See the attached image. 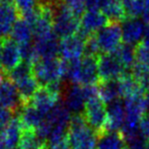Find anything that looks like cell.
<instances>
[{"label":"cell","mask_w":149,"mask_h":149,"mask_svg":"<svg viewBox=\"0 0 149 149\" xmlns=\"http://www.w3.org/2000/svg\"><path fill=\"white\" fill-rule=\"evenodd\" d=\"M126 145L121 132H107L97 138L96 149H125Z\"/></svg>","instance_id":"cell-23"},{"label":"cell","mask_w":149,"mask_h":149,"mask_svg":"<svg viewBox=\"0 0 149 149\" xmlns=\"http://www.w3.org/2000/svg\"><path fill=\"white\" fill-rule=\"evenodd\" d=\"M97 87H98V94H100V100L106 104H112V102L120 100V97H121L118 80L98 82Z\"/></svg>","instance_id":"cell-24"},{"label":"cell","mask_w":149,"mask_h":149,"mask_svg":"<svg viewBox=\"0 0 149 149\" xmlns=\"http://www.w3.org/2000/svg\"><path fill=\"white\" fill-rule=\"evenodd\" d=\"M80 28V19L73 14L65 2L53 1V31L58 38L76 36Z\"/></svg>","instance_id":"cell-2"},{"label":"cell","mask_w":149,"mask_h":149,"mask_svg":"<svg viewBox=\"0 0 149 149\" xmlns=\"http://www.w3.org/2000/svg\"><path fill=\"white\" fill-rule=\"evenodd\" d=\"M13 118V112L0 104V126H6Z\"/></svg>","instance_id":"cell-33"},{"label":"cell","mask_w":149,"mask_h":149,"mask_svg":"<svg viewBox=\"0 0 149 149\" xmlns=\"http://www.w3.org/2000/svg\"><path fill=\"white\" fill-rule=\"evenodd\" d=\"M84 43L77 36L61 39L59 43V54L61 59L66 61L80 60L84 56Z\"/></svg>","instance_id":"cell-11"},{"label":"cell","mask_w":149,"mask_h":149,"mask_svg":"<svg viewBox=\"0 0 149 149\" xmlns=\"http://www.w3.org/2000/svg\"><path fill=\"white\" fill-rule=\"evenodd\" d=\"M141 44L145 47L149 48V26H146L145 31H144V36L143 39L141 41Z\"/></svg>","instance_id":"cell-36"},{"label":"cell","mask_w":149,"mask_h":149,"mask_svg":"<svg viewBox=\"0 0 149 149\" xmlns=\"http://www.w3.org/2000/svg\"><path fill=\"white\" fill-rule=\"evenodd\" d=\"M0 71H1V70H0ZM2 76V74H1V72H0V77H1Z\"/></svg>","instance_id":"cell-42"},{"label":"cell","mask_w":149,"mask_h":149,"mask_svg":"<svg viewBox=\"0 0 149 149\" xmlns=\"http://www.w3.org/2000/svg\"><path fill=\"white\" fill-rule=\"evenodd\" d=\"M20 61H22V55L18 44H16L11 38H4L0 70L7 74L22 63Z\"/></svg>","instance_id":"cell-10"},{"label":"cell","mask_w":149,"mask_h":149,"mask_svg":"<svg viewBox=\"0 0 149 149\" xmlns=\"http://www.w3.org/2000/svg\"><path fill=\"white\" fill-rule=\"evenodd\" d=\"M59 43L58 37L53 31L46 37L35 40L33 45L40 59H54L59 54Z\"/></svg>","instance_id":"cell-15"},{"label":"cell","mask_w":149,"mask_h":149,"mask_svg":"<svg viewBox=\"0 0 149 149\" xmlns=\"http://www.w3.org/2000/svg\"><path fill=\"white\" fill-rule=\"evenodd\" d=\"M19 51L20 55H22V59H24V62L30 63V64H35L38 60H40L39 56L36 51L35 45L31 43L24 44V45L19 46Z\"/></svg>","instance_id":"cell-30"},{"label":"cell","mask_w":149,"mask_h":149,"mask_svg":"<svg viewBox=\"0 0 149 149\" xmlns=\"http://www.w3.org/2000/svg\"><path fill=\"white\" fill-rule=\"evenodd\" d=\"M59 98L60 93L53 91L47 86H40L28 104L37 109L44 116H47L59 102Z\"/></svg>","instance_id":"cell-8"},{"label":"cell","mask_w":149,"mask_h":149,"mask_svg":"<svg viewBox=\"0 0 149 149\" xmlns=\"http://www.w3.org/2000/svg\"><path fill=\"white\" fill-rule=\"evenodd\" d=\"M100 11L107 16L110 22H123L128 18L127 12L120 0H107Z\"/></svg>","instance_id":"cell-19"},{"label":"cell","mask_w":149,"mask_h":149,"mask_svg":"<svg viewBox=\"0 0 149 149\" xmlns=\"http://www.w3.org/2000/svg\"><path fill=\"white\" fill-rule=\"evenodd\" d=\"M140 131L144 139L149 142V115H145L140 123Z\"/></svg>","instance_id":"cell-34"},{"label":"cell","mask_w":149,"mask_h":149,"mask_svg":"<svg viewBox=\"0 0 149 149\" xmlns=\"http://www.w3.org/2000/svg\"><path fill=\"white\" fill-rule=\"evenodd\" d=\"M85 2L86 0H65V4L70 8L73 14L79 19L85 12V7H86Z\"/></svg>","instance_id":"cell-31"},{"label":"cell","mask_w":149,"mask_h":149,"mask_svg":"<svg viewBox=\"0 0 149 149\" xmlns=\"http://www.w3.org/2000/svg\"><path fill=\"white\" fill-rule=\"evenodd\" d=\"M100 82L97 71V57L83 56L80 60L78 85H96Z\"/></svg>","instance_id":"cell-14"},{"label":"cell","mask_w":149,"mask_h":149,"mask_svg":"<svg viewBox=\"0 0 149 149\" xmlns=\"http://www.w3.org/2000/svg\"><path fill=\"white\" fill-rule=\"evenodd\" d=\"M37 3L38 0H13V5L17 10L19 16L33 9L37 6Z\"/></svg>","instance_id":"cell-32"},{"label":"cell","mask_w":149,"mask_h":149,"mask_svg":"<svg viewBox=\"0 0 149 149\" xmlns=\"http://www.w3.org/2000/svg\"><path fill=\"white\" fill-rule=\"evenodd\" d=\"M87 125L95 132L97 138L108 132V112L107 104L100 96L89 100L85 102L84 112L82 113Z\"/></svg>","instance_id":"cell-3"},{"label":"cell","mask_w":149,"mask_h":149,"mask_svg":"<svg viewBox=\"0 0 149 149\" xmlns=\"http://www.w3.org/2000/svg\"><path fill=\"white\" fill-rule=\"evenodd\" d=\"M109 22L107 16L100 10H86L80 18V28L76 36L85 42L90 36L95 35Z\"/></svg>","instance_id":"cell-6"},{"label":"cell","mask_w":149,"mask_h":149,"mask_svg":"<svg viewBox=\"0 0 149 149\" xmlns=\"http://www.w3.org/2000/svg\"><path fill=\"white\" fill-rule=\"evenodd\" d=\"M18 117L24 130H36L42 124L46 116H44L33 107L28 104L20 110V115Z\"/></svg>","instance_id":"cell-21"},{"label":"cell","mask_w":149,"mask_h":149,"mask_svg":"<svg viewBox=\"0 0 149 149\" xmlns=\"http://www.w3.org/2000/svg\"><path fill=\"white\" fill-rule=\"evenodd\" d=\"M2 48H3V39L0 38V63H1V57H2Z\"/></svg>","instance_id":"cell-38"},{"label":"cell","mask_w":149,"mask_h":149,"mask_svg":"<svg viewBox=\"0 0 149 149\" xmlns=\"http://www.w3.org/2000/svg\"><path fill=\"white\" fill-rule=\"evenodd\" d=\"M0 104L12 112L22 110L24 107L17 87L7 76L0 77Z\"/></svg>","instance_id":"cell-9"},{"label":"cell","mask_w":149,"mask_h":149,"mask_svg":"<svg viewBox=\"0 0 149 149\" xmlns=\"http://www.w3.org/2000/svg\"><path fill=\"white\" fill-rule=\"evenodd\" d=\"M68 142L70 149H96L97 135L87 125L83 114L71 117L68 128Z\"/></svg>","instance_id":"cell-1"},{"label":"cell","mask_w":149,"mask_h":149,"mask_svg":"<svg viewBox=\"0 0 149 149\" xmlns=\"http://www.w3.org/2000/svg\"><path fill=\"white\" fill-rule=\"evenodd\" d=\"M143 149H149V142H146V144H145V146H144Z\"/></svg>","instance_id":"cell-39"},{"label":"cell","mask_w":149,"mask_h":149,"mask_svg":"<svg viewBox=\"0 0 149 149\" xmlns=\"http://www.w3.org/2000/svg\"><path fill=\"white\" fill-rule=\"evenodd\" d=\"M100 54H113L122 45V26L118 22H109L95 33Z\"/></svg>","instance_id":"cell-5"},{"label":"cell","mask_w":149,"mask_h":149,"mask_svg":"<svg viewBox=\"0 0 149 149\" xmlns=\"http://www.w3.org/2000/svg\"><path fill=\"white\" fill-rule=\"evenodd\" d=\"M33 36V31H31L30 24L24 18L18 17L16 22H14L11 33H10L11 39L16 44H18V46H20L24 44L31 43Z\"/></svg>","instance_id":"cell-22"},{"label":"cell","mask_w":149,"mask_h":149,"mask_svg":"<svg viewBox=\"0 0 149 149\" xmlns=\"http://www.w3.org/2000/svg\"><path fill=\"white\" fill-rule=\"evenodd\" d=\"M22 130L24 128L19 117H14L2 130V133L0 135V149L17 148Z\"/></svg>","instance_id":"cell-12"},{"label":"cell","mask_w":149,"mask_h":149,"mask_svg":"<svg viewBox=\"0 0 149 149\" xmlns=\"http://www.w3.org/2000/svg\"><path fill=\"white\" fill-rule=\"evenodd\" d=\"M48 149H70L68 142V131L54 132L47 140Z\"/></svg>","instance_id":"cell-29"},{"label":"cell","mask_w":149,"mask_h":149,"mask_svg":"<svg viewBox=\"0 0 149 149\" xmlns=\"http://www.w3.org/2000/svg\"><path fill=\"white\" fill-rule=\"evenodd\" d=\"M2 130H3L2 129V126H0V135H1V133H2Z\"/></svg>","instance_id":"cell-41"},{"label":"cell","mask_w":149,"mask_h":149,"mask_svg":"<svg viewBox=\"0 0 149 149\" xmlns=\"http://www.w3.org/2000/svg\"><path fill=\"white\" fill-rule=\"evenodd\" d=\"M0 4H1V0H0Z\"/></svg>","instance_id":"cell-43"},{"label":"cell","mask_w":149,"mask_h":149,"mask_svg":"<svg viewBox=\"0 0 149 149\" xmlns=\"http://www.w3.org/2000/svg\"><path fill=\"white\" fill-rule=\"evenodd\" d=\"M113 55L118 59L126 70L133 68L134 64H135V46L123 43L113 53Z\"/></svg>","instance_id":"cell-27"},{"label":"cell","mask_w":149,"mask_h":149,"mask_svg":"<svg viewBox=\"0 0 149 149\" xmlns=\"http://www.w3.org/2000/svg\"><path fill=\"white\" fill-rule=\"evenodd\" d=\"M51 1H54V2H61L62 0H51Z\"/></svg>","instance_id":"cell-40"},{"label":"cell","mask_w":149,"mask_h":149,"mask_svg":"<svg viewBox=\"0 0 149 149\" xmlns=\"http://www.w3.org/2000/svg\"><path fill=\"white\" fill-rule=\"evenodd\" d=\"M107 112H108V125H107L108 132H120L125 124L126 119L124 104L121 102V100H116L109 104Z\"/></svg>","instance_id":"cell-16"},{"label":"cell","mask_w":149,"mask_h":149,"mask_svg":"<svg viewBox=\"0 0 149 149\" xmlns=\"http://www.w3.org/2000/svg\"><path fill=\"white\" fill-rule=\"evenodd\" d=\"M107 0H86L85 6L88 10H100Z\"/></svg>","instance_id":"cell-35"},{"label":"cell","mask_w":149,"mask_h":149,"mask_svg":"<svg viewBox=\"0 0 149 149\" xmlns=\"http://www.w3.org/2000/svg\"><path fill=\"white\" fill-rule=\"evenodd\" d=\"M33 74L40 86H48L62 79V63L59 58L40 59L33 64Z\"/></svg>","instance_id":"cell-4"},{"label":"cell","mask_w":149,"mask_h":149,"mask_svg":"<svg viewBox=\"0 0 149 149\" xmlns=\"http://www.w3.org/2000/svg\"><path fill=\"white\" fill-rule=\"evenodd\" d=\"M16 149H48L47 141L39 137L35 130H22Z\"/></svg>","instance_id":"cell-25"},{"label":"cell","mask_w":149,"mask_h":149,"mask_svg":"<svg viewBox=\"0 0 149 149\" xmlns=\"http://www.w3.org/2000/svg\"><path fill=\"white\" fill-rule=\"evenodd\" d=\"M85 96L83 92L82 85L73 84L68 87L66 93H65L64 104L70 112H73L74 115L82 114L85 107Z\"/></svg>","instance_id":"cell-17"},{"label":"cell","mask_w":149,"mask_h":149,"mask_svg":"<svg viewBox=\"0 0 149 149\" xmlns=\"http://www.w3.org/2000/svg\"><path fill=\"white\" fill-rule=\"evenodd\" d=\"M142 17H143V22L146 24V26H149V9H147L144 12Z\"/></svg>","instance_id":"cell-37"},{"label":"cell","mask_w":149,"mask_h":149,"mask_svg":"<svg viewBox=\"0 0 149 149\" xmlns=\"http://www.w3.org/2000/svg\"><path fill=\"white\" fill-rule=\"evenodd\" d=\"M33 65L26 62H22L18 66H16L14 69H12L10 72L7 73L6 76L14 83L17 84L18 82L24 80L26 78L33 76Z\"/></svg>","instance_id":"cell-28"},{"label":"cell","mask_w":149,"mask_h":149,"mask_svg":"<svg viewBox=\"0 0 149 149\" xmlns=\"http://www.w3.org/2000/svg\"><path fill=\"white\" fill-rule=\"evenodd\" d=\"M16 87H17L18 93H19L20 100L22 102V106H26L29 102H31V97L33 96V94L36 93L38 89H39L40 85L39 83L37 82L36 78L33 76L29 77V78H26L24 80L18 82L17 84H15ZM22 107V108H24Z\"/></svg>","instance_id":"cell-26"},{"label":"cell","mask_w":149,"mask_h":149,"mask_svg":"<svg viewBox=\"0 0 149 149\" xmlns=\"http://www.w3.org/2000/svg\"><path fill=\"white\" fill-rule=\"evenodd\" d=\"M122 37L125 44L137 46L142 41L145 31V24L139 18H127L122 22Z\"/></svg>","instance_id":"cell-13"},{"label":"cell","mask_w":149,"mask_h":149,"mask_svg":"<svg viewBox=\"0 0 149 149\" xmlns=\"http://www.w3.org/2000/svg\"><path fill=\"white\" fill-rule=\"evenodd\" d=\"M97 71L100 82L118 80L126 74V69L113 54H100L97 56Z\"/></svg>","instance_id":"cell-7"},{"label":"cell","mask_w":149,"mask_h":149,"mask_svg":"<svg viewBox=\"0 0 149 149\" xmlns=\"http://www.w3.org/2000/svg\"><path fill=\"white\" fill-rule=\"evenodd\" d=\"M18 12L13 4H0V38H8L14 22L18 18Z\"/></svg>","instance_id":"cell-18"},{"label":"cell","mask_w":149,"mask_h":149,"mask_svg":"<svg viewBox=\"0 0 149 149\" xmlns=\"http://www.w3.org/2000/svg\"><path fill=\"white\" fill-rule=\"evenodd\" d=\"M119 90L121 97L126 98L131 97L138 94H143V87L142 85L135 79V77L132 74L126 73L125 75L118 79Z\"/></svg>","instance_id":"cell-20"}]
</instances>
